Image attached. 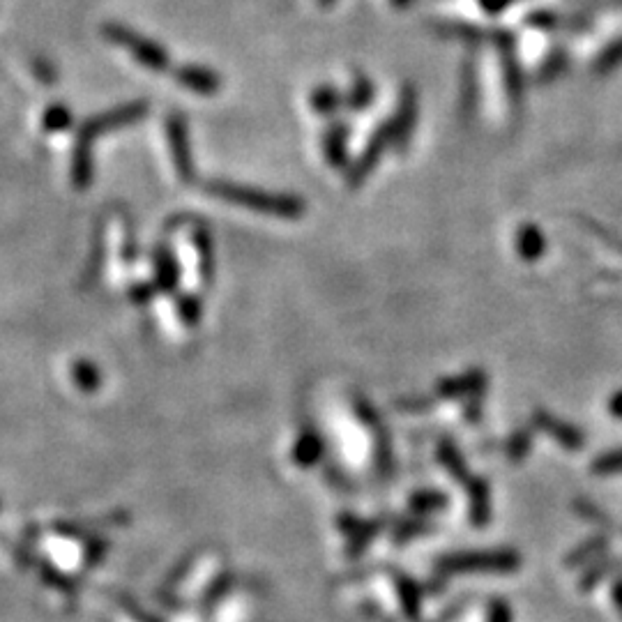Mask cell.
<instances>
[{
  "instance_id": "cell-1",
  "label": "cell",
  "mask_w": 622,
  "mask_h": 622,
  "mask_svg": "<svg viewBox=\"0 0 622 622\" xmlns=\"http://www.w3.org/2000/svg\"><path fill=\"white\" fill-rule=\"evenodd\" d=\"M210 192L219 196L222 201L235 203V206L263 212V215H275L282 219H298L305 212V203L295 199V196H277L268 192H259V189L226 185V182H215L210 185Z\"/></svg>"
},
{
  "instance_id": "cell-2",
  "label": "cell",
  "mask_w": 622,
  "mask_h": 622,
  "mask_svg": "<svg viewBox=\"0 0 622 622\" xmlns=\"http://www.w3.org/2000/svg\"><path fill=\"white\" fill-rule=\"evenodd\" d=\"M519 567L521 556L512 549L457 553L441 563V570L452 574H512Z\"/></svg>"
},
{
  "instance_id": "cell-3",
  "label": "cell",
  "mask_w": 622,
  "mask_h": 622,
  "mask_svg": "<svg viewBox=\"0 0 622 622\" xmlns=\"http://www.w3.org/2000/svg\"><path fill=\"white\" fill-rule=\"evenodd\" d=\"M106 35H109L111 42L120 44V47L130 49L132 56L139 60L141 65L150 67V70L162 72L166 65H169V56H166L164 49H159L155 42L146 40V37L134 35L132 30H127L123 26H109L106 28Z\"/></svg>"
},
{
  "instance_id": "cell-4",
  "label": "cell",
  "mask_w": 622,
  "mask_h": 622,
  "mask_svg": "<svg viewBox=\"0 0 622 622\" xmlns=\"http://www.w3.org/2000/svg\"><path fill=\"white\" fill-rule=\"evenodd\" d=\"M143 113H146V104H132V106H123V109L102 113V116L93 118L86 127H83V132L79 136V146L88 148L90 141H93L97 134L116 130V127H123L127 123H134V120H139Z\"/></svg>"
},
{
  "instance_id": "cell-5",
  "label": "cell",
  "mask_w": 622,
  "mask_h": 622,
  "mask_svg": "<svg viewBox=\"0 0 622 622\" xmlns=\"http://www.w3.org/2000/svg\"><path fill=\"white\" fill-rule=\"evenodd\" d=\"M533 424L540 431H544V434H549L558 445L567 447V450H581L583 443H586V438H583L579 429L563 420H558L556 415H551L546 411H535Z\"/></svg>"
},
{
  "instance_id": "cell-6",
  "label": "cell",
  "mask_w": 622,
  "mask_h": 622,
  "mask_svg": "<svg viewBox=\"0 0 622 622\" xmlns=\"http://www.w3.org/2000/svg\"><path fill=\"white\" fill-rule=\"evenodd\" d=\"M468 484V512L473 526H487L491 519V489L482 477H470Z\"/></svg>"
},
{
  "instance_id": "cell-7",
  "label": "cell",
  "mask_w": 622,
  "mask_h": 622,
  "mask_svg": "<svg viewBox=\"0 0 622 622\" xmlns=\"http://www.w3.org/2000/svg\"><path fill=\"white\" fill-rule=\"evenodd\" d=\"M390 143H394L392 141V130H390V125L385 127V130H381L378 132L374 139H371V143H369V148L364 150V155L360 157V162L355 164V169H353V185H358V182L367 176V173L374 169L376 166V162L378 159H381V155L385 153V148L390 146Z\"/></svg>"
},
{
  "instance_id": "cell-8",
  "label": "cell",
  "mask_w": 622,
  "mask_h": 622,
  "mask_svg": "<svg viewBox=\"0 0 622 622\" xmlns=\"http://www.w3.org/2000/svg\"><path fill=\"white\" fill-rule=\"evenodd\" d=\"M484 385H487V378H484L482 371H468L464 376L445 381L438 392H441V397H464V394L482 397Z\"/></svg>"
},
{
  "instance_id": "cell-9",
  "label": "cell",
  "mask_w": 622,
  "mask_h": 622,
  "mask_svg": "<svg viewBox=\"0 0 622 622\" xmlns=\"http://www.w3.org/2000/svg\"><path fill=\"white\" fill-rule=\"evenodd\" d=\"M415 93L411 88H406L404 93V100H401V109H399V116L392 120L390 123V130H392V141L399 143V146H404L408 136H411L413 132V123H415Z\"/></svg>"
},
{
  "instance_id": "cell-10",
  "label": "cell",
  "mask_w": 622,
  "mask_h": 622,
  "mask_svg": "<svg viewBox=\"0 0 622 622\" xmlns=\"http://www.w3.org/2000/svg\"><path fill=\"white\" fill-rule=\"evenodd\" d=\"M178 81L199 95H212L219 90V79L212 72L201 70V67H185V70H180Z\"/></svg>"
},
{
  "instance_id": "cell-11",
  "label": "cell",
  "mask_w": 622,
  "mask_h": 622,
  "mask_svg": "<svg viewBox=\"0 0 622 622\" xmlns=\"http://www.w3.org/2000/svg\"><path fill=\"white\" fill-rule=\"evenodd\" d=\"M606 546H609V537H604V535L590 537L588 542H583V544L576 546V549L570 553V556L565 558V565H570V567L586 565L588 560H593V558L599 556V553L606 551Z\"/></svg>"
},
{
  "instance_id": "cell-12",
  "label": "cell",
  "mask_w": 622,
  "mask_h": 622,
  "mask_svg": "<svg viewBox=\"0 0 622 622\" xmlns=\"http://www.w3.org/2000/svg\"><path fill=\"white\" fill-rule=\"evenodd\" d=\"M438 457H441L443 466L450 470V475L454 477V480L459 482H468L470 475H468V466L464 457H461V452L454 447L450 441H443L441 443V450H438Z\"/></svg>"
},
{
  "instance_id": "cell-13",
  "label": "cell",
  "mask_w": 622,
  "mask_h": 622,
  "mask_svg": "<svg viewBox=\"0 0 622 622\" xmlns=\"http://www.w3.org/2000/svg\"><path fill=\"white\" fill-rule=\"evenodd\" d=\"M519 252L526 261L540 259L544 252V238L542 233L537 231V226H523L519 233Z\"/></svg>"
},
{
  "instance_id": "cell-14",
  "label": "cell",
  "mask_w": 622,
  "mask_h": 622,
  "mask_svg": "<svg viewBox=\"0 0 622 622\" xmlns=\"http://www.w3.org/2000/svg\"><path fill=\"white\" fill-rule=\"evenodd\" d=\"M171 134V143H173V153H176V164L182 173L189 171V150H187V136H185V127H182V120H171L169 127Z\"/></svg>"
},
{
  "instance_id": "cell-15",
  "label": "cell",
  "mask_w": 622,
  "mask_h": 622,
  "mask_svg": "<svg viewBox=\"0 0 622 622\" xmlns=\"http://www.w3.org/2000/svg\"><path fill=\"white\" fill-rule=\"evenodd\" d=\"M530 447H533V436H530V431L519 429L517 434L510 438V443H507V459H510L512 464H521V461L528 457Z\"/></svg>"
},
{
  "instance_id": "cell-16",
  "label": "cell",
  "mask_w": 622,
  "mask_h": 622,
  "mask_svg": "<svg viewBox=\"0 0 622 622\" xmlns=\"http://www.w3.org/2000/svg\"><path fill=\"white\" fill-rule=\"evenodd\" d=\"M344 141H346V134H344V130H339V127L328 134V143H325V155H328L332 166H344V159H346Z\"/></svg>"
},
{
  "instance_id": "cell-17",
  "label": "cell",
  "mask_w": 622,
  "mask_h": 622,
  "mask_svg": "<svg viewBox=\"0 0 622 622\" xmlns=\"http://www.w3.org/2000/svg\"><path fill=\"white\" fill-rule=\"evenodd\" d=\"M593 473L595 475L622 473V450H613V452L602 454V457H597L593 464Z\"/></svg>"
},
{
  "instance_id": "cell-18",
  "label": "cell",
  "mask_w": 622,
  "mask_h": 622,
  "mask_svg": "<svg viewBox=\"0 0 622 622\" xmlns=\"http://www.w3.org/2000/svg\"><path fill=\"white\" fill-rule=\"evenodd\" d=\"M178 284V268L173 263L171 256H162V263H159V275H157V286L171 291L173 286Z\"/></svg>"
},
{
  "instance_id": "cell-19",
  "label": "cell",
  "mask_w": 622,
  "mask_h": 622,
  "mask_svg": "<svg viewBox=\"0 0 622 622\" xmlns=\"http://www.w3.org/2000/svg\"><path fill=\"white\" fill-rule=\"evenodd\" d=\"M70 123H72V113L63 109V106H51V109L47 111V116H44V127L51 132L65 130Z\"/></svg>"
},
{
  "instance_id": "cell-20",
  "label": "cell",
  "mask_w": 622,
  "mask_h": 622,
  "mask_svg": "<svg viewBox=\"0 0 622 622\" xmlns=\"http://www.w3.org/2000/svg\"><path fill=\"white\" fill-rule=\"evenodd\" d=\"M339 97L332 88H321L314 93V109L321 111V113H328L337 106Z\"/></svg>"
},
{
  "instance_id": "cell-21",
  "label": "cell",
  "mask_w": 622,
  "mask_h": 622,
  "mask_svg": "<svg viewBox=\"0 0 622 622\" xmlns=\"http://www.w3.org/2000/svg\"><path fill=\"white\" fill-rule=\"evenodd\" d=\"M447 505V498L443 496V493H424V496H417L415 500V507L417 510H424V512H434V510H441V507Z\"/></svg>"
},
{
  "instance_id": "cell-22",
  "label": "cell",
  "mask_w": 622,
  "mask_h": 622,
  "mask_svg": "<svg viewBox=\"0 0 622 622\" xmlns=\"http://www.w3.org/2000/svg\"><path fill=\"white\" fill-rule=\"evenodd\" d=\"M514 613L510 609V604H505L503 599H493L489 606V618L487 622H512Z\"/></svg>"
},
{
  "instance_id": "cell-23",
  "label": "cell",
  "mask_w": 622,
  "mask_h": 622,
  "mask_svg": "<svg viewBox=\"0 0 622 622\" xmlns=\"http://www.w3.org/2000/svg\"><path fill=\"white\" fill-rule=\"evenodd\" d=\"M371 95H374V90H371V83H369V81H360L358 86H355L353 95H351L353 109H364V106L369 104Z\"/></svg>"
},
{
  "instance_id": "cell-24",
  "label": "cell",
  "mask_w": 622,
  "mask_h": 622,
  "mask_svg": "<svg viewBox=\"0 0 622 622\" xmlns=\"http://www.w3.org/2000/svg\"><path fill=\"white\" fill-rule=\"evenodd\" d=\"M180 314L187 323H196L201 318V302H196L194 298H182L180 300Z\"/></svg>"
},
{
  "instance_id": "cell-25",
  "label": "cell",
  "mask_w": 622,
  "mask_h": 622,
  "mask_svg": "<svg viewBox=\"0 0 622 622\" xmlns=\"http://www.w3.org/2000/svg\"><path fill=\"white\" fill-rule=\"evenodd\" d=\"M620 60H622V44H618V47H613L602 60H599L597 70L604 72V67H606V70H609V67H616Z\"/></svg>"
},
{
  "instance_id": "cell-26",
  "label": "cell",
  "mask_w": 622,
  "mask_h": 622,
  "mask_svg": "<svg viewBox=\"0 0 622 622\" xmlns=\"http://www.w3.org/2000/svg\"><path fill=\"white\" fill-rule=\"evenodd\" d=\"M576 507H579V510H581V512H579L581 517H588L590 521H599V523H604V521H606V514L599 512L597 507H593L590 503H579Z\"/></svg>"
},
{
  "instance_id": "cell-27",
  "label": "cell",
  "mask_w": 622,
  "mask_h": 622,
  "mask_svg": "<svg viewBox=\"0 0 622 622\" xmlns=\"http://www.w3.org/2000/svg\"><path fill=\"white\" fill-rule=\"evenodd\" d=\"M609 413L613 417H618V420H622V392L613 394L611 401H609Z\"/></svg>"
},
{
  "instance_id": "cell-28",
  "label": "cell",
  "mask_w": 622,
  "mask_h": 622,
  "mask_svg": "<svg viewBox=\"0 0 622 622\" xmlns=\"http://www.w3.org/2000/svg\"><path fill=\"white\" fill-rule=\"evenodd\" d=\"M613 602H616V609L622 616V579H618L616 586H613Z\"/></svg>"
},
{
  "instance_id": "cell-29",
  "label": "cell",
  "mask_w": 622,
  "mask_h": 622,
  "mask_svg": "<svg viewBox=\"0 0 622 622\" xmlns=\"http://www.w3.org/2000/svg\"><path fill=\"white\" fill-rule=\"evenodd\" d=\"M394 3H397V5H406L408 0H394Z\"/></svg>"
},
{
  "instance_id": "cell-30",
  "label": "cell",
  "mask_w": 622,
  "mask_h": 622,
  "mask_svg": "<svg viewBox=\"0 0 622 622\" xmlns=\"http://www.w3.org/2000/svg\"><path fill=\"white\" fill-rule=\"evenodd\" d=\"M321 3H323V5H328V3H332V0H321Z\"/></svg>"
}]
</instances>
